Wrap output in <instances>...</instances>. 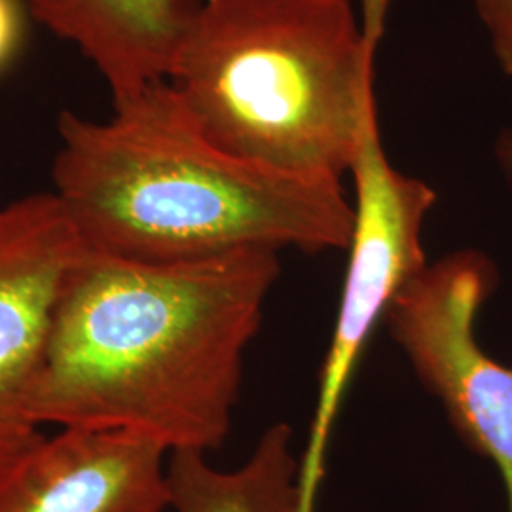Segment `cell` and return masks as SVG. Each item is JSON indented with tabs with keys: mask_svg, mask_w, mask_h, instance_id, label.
<instances>
[{
	"mask_svg": "<svg viewBox=\"0 0 512 512\" xmlns=\"http://www.w3.org/2000/svg\"><path fill=\"white\" fill-rule=\"evenodd\" d=\"M54 194L82 247L137 262L241 249H348L342 181L300 177L213 145L169 82L112 101L105 122L61 112Z\"/></svg>",
	"mask_w": 512,
	"mask_h": 512,
	"instance_id": "7a4b0ae2",
	"label": "cell"
},
{
	"mask_svg": "<svg viewBox=\"0 0 512 512\" xmlns=\"http://www.w3.org/2000/svg\"><path fill=\"white\" fill-rule=\"evenodd\" d=\"M279 272L270 249L137 262L82 247L55 302L33 418L128 431L169 454L217 450Z\"/></svg>",
	"mask_w": 512,
	"mask_h": 512,
	"instance_id": "6da1fadb",
	"label": "cell"
},
{
	"mask_svg": "<svg viewBox=\"0 0 512 512\" xmlns=\"http://www.w3.org/2000/svg\"><path fill=\"white\" fill-rule=\"evenodd\" d=\"M501 71L512 76V0H475Z\"/></svg>",
	"mask_w": 512,
	"mask_h": 512,
	"instance_id": "30bf717a",
	"label": "cell"
},
{
	"mask_svg": "<svg viewBox=\"0 0 512 512\" xmlns=\"http://www.w3.org/2000/svg\"><path fill=\"white\" fill-rule=\"evenodd\" d=\"M497 158L507 171H512V131L501 135V139L497 143Z\"/></svg>",
	"mask_w": 512,
	"mask_h": 512,
	"instance_id": "7c38bea8",
	"label": "cell"
},
{
	"mask_svg": "<svg viewBox=\"0 0 512 512\" xmlns=\"http://www.w3.org/2000/svg\"><path fill=\"white\" fill-rule=\"evenodd\" d=\"M495 285L488 256L458 251L427 264L391 302L385 321L461 440L497 465L512 512V366L480 348L475 330Z\"/></svg>",
	"mask_w": 512,
	"mask_h": 512,
	"instance_id": "5b68a950",
	"label": "cell"
},
{
	"mask_svg": "<svg viewBox=\"0 0 512 512\" xmlns=\"http://www.w3.org/2000/svg\"><path fill=\"white\" fill-rule=\"evenodd\" d=\"M167 459L128 431L61 427L0 473V512H165Z\"/></svg>",
	"mask_w": 512,
	"mask_h": 512,
	"instance_id": "52a82bcc",
	"label": "cell"
},
{
	"mask_svg": "<svg viewBox=\"0 0 512 512\" xmlns=\"http://www.w3.org/2000/svg\"><path fill=\"white\" fill-rule=\"evenodd\" d=\"M80 251L52 192L0 207V473L44 435L31 395L57 296Z\"/></svg>",
	"mask_w": 512,
	"mask_h": 512,
	"instance_id": "8992f818",
	"label": "cell"
},
{
	"mask_svg": "<svg viewBox=\"0 0 512 512\" xmlns=\"http://www.w3.org/2000/svg\"><path fill=\"white\" fill-rule=\"evenodd\" d=\"M291 439L287 423L270 425L236 471L215 469L202 452H171L169 507L175 512H300V463Z\"/></svg>",
	"mask_w": 512,
	"mask_h": 512,
	"instance_id": "9c48e42d",
	"label": "cell"
},
{
	"mask_svg": "<svg viewBox=\"0 0 512 512\" xmlns=\"http://www.w3.org/2000/svg\"><path fill=\"white\" fill-rule=\"evenodd\" d=\"M27 0H0V74L18 59L29 27Z\"/></svg>",
	"mask_w": 512,
	"mask_h": 512,
	"instance_id": "8fae6325",
	"label": "cell"
},
{
	"mask_svg": "<svg viewBox=\"0 0 512 512\" xmlns=\"http://www.w3.org/2000/svg\"><path fill=\"white\" fill-rule=\"evenodd\" d=\"M391 2L202 0L167 82L220 150L342 181Z\"/></svg>",
	"mask_w": 512,
	"mask_h": 512,
	"instance_id": "3957f363",
	"label": "cell"
},
{
	"mask_svg": "<svg viewBox=\"0 0 512 512\" xmlns=\"http://www.w3.org/2000/svg\"><path fill=\"white\" fill-rule=\"evenodd\" d=\"M349 173L355 203L348 274L300 465V512H311L330 431L363 349L397 294L427 268L421 228L437 203V192L429 184L404 175L389 162L378 126L376 93L366 99Z\"/></svg>",
	"mask_w": 512,
	"mask_h": 512,
	"instance_id": "277c9868",
	"label": "cell"
},
{
	"mask_svg": "<svg viewBox=\"0 0 512 512\" xmlns=\"http://www.w3.org/2000/svg\"><path fill=\"white\" fill-rule=\"evenodd\" d=\"M31 18L74 44L112 101L167 82L202 0H27Z\"/></svg>",
	"mask_w": 512,
	"mask_h": 512,
	"instance_id": "ba28073f",
	"label": "cell"
}]
</instances>
